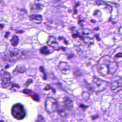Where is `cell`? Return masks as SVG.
Returning <instances> with one entry per match:
<instances>
[{"label":"cell","mask_w":122,"mask_h":122,"mask_svg":"<svg viewBox=\"0 0 122 122\" xmlns=\"http://www.w3.org/2000/svg\"><path fill=\"white\" fill-rule=\"evenodd\" d=\"M118 68V63L109 56H105L101 58L97 66L98 73L103 76L108 74H113Z\"/></svg>","instance_id":"6da1fadb"},{"label":"cell","mask_w":122,"mask_h":122,"mask_svg":"<svg viewBox=\"0 0 122 122\" xmlns=\"http://www.w3.org/2000/svg\"><path fill=\"white\" fill-rule=\"evenodd\" d=\"M24 54L17 49H10L7 50L2 55V58L5 61L13 62L22 58Z\"/></svg>","instance_id":"7a4b0ae2"},{"label":"cell","mask_w":122,"mask_h":122,"mask_svg":"<svg viewBox=\"0 0 122 122\" xmlns=\"http://www.w3.org/2000/svg\"><path fill=\"white\" fill-rule=\"evenodd\" d=\"M108 83L104 81H103L98 77H93L92 80V88L96 93L102 92L106 88Z\"/></svg>","instance_id":"3957f363"},{"label":"cell","mask_w":122,"mask_h":122,"mask_svg":"<svg viewBox=\"0 0 122 122\" xmlns=\"http://www.w3.org/2000/svg\"><path fill=\"white\" fill-rule=\"evenodd\" d=\"M12 114L13 117L18 120L23 119L25 116V111L24 106L20 103L15 104L12 108Z\"/></svg>","instance_id":"277c9868"},{"label":"cell","mask_w":122,"mask_h":122,"mask_svg":"<svg viewBox=\"0 0 122 122\" xmlns=\"http://www.w3.org/2000/svg\"><path fill=\"white\" fill-rule=\"evenodd\" d=\"M58 108V103L55 99L52 97H48L45 101V110L49 112L52 113L55 112Z\"/></svg>","instance_id":"5b68a950"},{"label":"cell","mask_w":122,"mask_h":122,"mask_svg":"<svg viewBox=\"0 0 122 122\" xmlns=\"http://www.w3.org/2000/svg\"><path fill=\"white\" fill-rule=\"evenodd\" d=\"M110 88L115 93L122 91V79L118 76L114 77L111 82Z\"/></svg>","instance_id":"8992f818"},{"label":"cell","mask_w":122,"mask_h":122,"mask_svg":"<svg viewBox=\"0 0 122 122\" xmlns=\"http://www.w3.org/2000/svg\"><path fill=\"white\" fill-rule=\"evenodd\" d=\"M0 77L2 80V86L3 88H7L10 84L11 75L8 72L2 69L0 72Z\"/></svg>","instance_id":"52a82bcc"},{"label":"cell","mask_w":122,"mask_h":122,"mask_svg":"<svg viewBox=\"0 0 122 122\" xmlns=\"http://www.w3.org/2000/svg\"><path fill=\"white\" fill-rule=\"evenodd\" d=\"M47 44L49 46L52 47L54 50H58L60 49L56 38L53 36H51L49 37Z\"/></svg>","instance_id":"ba28073f"},{"label":"cell","mask_w":122,"mask_h":122,"mask_svg":"<svg viewBox=\"0 0 122 122\" xmlns=\"http://www.w3.org/2000/svg\"><path fill=\"white\" fill-rule=\"evenodd\" d=\"M58 69L64 74H67L69 73L70 71V66L65 62H61L58 65Z\"/></svg>","instance_id":"9c48e42d"},{"label":"cell","mask_w":122,"mask_h":122,"mask_svg":"<svg viewBox=\"0 0 122 122\" xmlns=\"http://www.w3.org/2000/svg\"><path fill=\"white\" fill-rule=\"evenodd\" d=\"M63 104L64 107L69 110H72L73 106V101L68 97H65L63 98Z\"/></svg>","instance_id":"30bf717a"},{"label":"cell","mask_w":122,"mask_h":122,"mask_svg":"<svg viewBox=\"0 0 122 122\" xmlns=\"http://www.w3.org/2000/svg\"><path fill=\"white\" fill-rule=\"evenodd\" d=\"M30 20L36 24H40L43 21V17L41 15H33L29 16Z\"/></svg>","instance_id":"8fae6325"},{"label":"cell","mask_w":122,"mask_h":122,"mask_svg":"<svg viewBox=\"0 0 122 122\" xmlns=\"http://www.w3.org/2000/svg\"><path fill=\"white\" fill-rule=\"evenodd\" d=\"M79 38H80V39L81 41H83L84 43L88 44V45H91L93 44L94 43L93 40L91 38L84 37L83 36H80V35L79 36Z\"/></svg>","instance_id":"7c38bea8"},{"label":"cell","mask_w":122,"mask_h":122,"mask_svg":"<svg viewBox=\"0 0 122 122\" xmlns=\"http://www.w3.org/2000/svg\"><path fill=\"white\" fill-rule=\"evenodd\" d=\"M25 67L22 65H19L16 66L15 69L13 72V73L15 74L18 73H22L25 72Z\"/></svg>","instance_id":"4fadbf2b"},{"label":"cell","mask_w":122,"mask_h":122,"mask_svg":"<svg viewBox=\"0 0 122 122\" xmlns=\"http://www.w3.org/2000/svg\"><path fill=\"white\" fill-rule=\"evenodd\" d=\"M19 42V37L18 36H17L16 35H14L13 36L12 39L11 40V44L13 46H17V45L18 44Z\"/></svg>","instance_id":"5bb4252c"},{"label":"cell","mask_w":122,"mask_h":122,"mask_svg":"<svg viewBox=\"0 0 122 122\" xmlns=\"http://www.w3.org/2000/svg\"><path fill=\"white\" fill-rule=\"evenodd\" d=\"M57 109H58V113L59 114V115L61 117H66L67 116V113H66L64 109H63V108L62 107H60L59 108H57Z\"/></svg>","instance_id":"9a60e30c"},{"label":"cell","mask_w":122,"mask_h":122,"mask_svg":"<svg viewBox=\"0 0 122 122\" xmlns=\"http://www.w3.org/2000/svg\"><path fill=\"white\" fill-rule=\"evenodd\" d=\"M79 31V32L81 33V34L83 35H87L93 33L92 31L89 29H83Z\"/></svg>","instance_id":"2e32d148"},{"label":"cell","mask_w":122,"mask_h":122,"mask_svg":"<svg viewBox=\"0 0 122 122\" xmlns=\"http://www.w3.org/2000/svg\"><path fill=\"white\" fill-rule=\"evenodd\" d=\"M43 8V6L40 5V4H35L33 5H32V7H31V9L33 10H38L40 11L42 10Z\"/></svg>","instance_id":"e0dca14e"},{"label":"cell","mask_w":122,"mask_h":122,"mask_svg":"<svg viewBox=\"0 0 122 122\" xmlns=\"http://www.w3.org/2000/svg\"><path fill=\"white\" fill-rule=\"evenodd\" d=\"M82 96L83 97V99L87 101H88V100H89L90 99V94L88 93V92H84L82 93Z\"/></svg>","instance_id":"ac0fdd59"},{"label":"cell","mask_w":122,"mask_h":122,"mask_svg":"<svg viewBox=\"0 0 122 122\" xmlns=\"http://www.w3.org/2000/svg\"><path fill=\"white\" fill-rule=\"evenodd\" d=\"M40 53L41 54H45V55L49 54H50V52L48 50V48H47V47L46 46L43 47L42 49H41L40 50Z\"/></svg>","instance_id":"d6986e66"},{"label":"cell","mask_w":122,"mask_h":122,"mask_svg":"<svg viewBox=\"0 0 122 122\" xmlns=\"http://www.w3.org/2000/svg\"><path fill=\"white\" fill-rule=\"evenodd\" d=\"M95 2L97 5L99 6H106L107 5L102 0H95Z\"/></svg>","instance_id":"ffe728a7"},{"label":"cell","mask_w":122,"mask_h":122,"mask_svg":"<svg viewBox=\"0 0 122 122\" xmlns=\"http://www.w3.org/2000/svg\"><path fill=\"white\" fill-rule=\"evenodd\" d=\"M40 71L41 72H42V73L44 74V77H43L44 80H46L47 79L46 75V73H45L44 68L42 66H40Z\"/></svg>","instance_id":"44dd1931"},{"label":"cell","mask_w":122,"mask_h":122,"mask_svg":"<svg viewBox=\"0 0 122 122\" xmlns=\"http://www.w3.org/2000/svg\"><path fill=\"white\" fill-rule=\"evenodd\" d=\"M31 97H32V98L35 101H39V96L36 94V93H34L33 94H32V95H31Z\"/></svg>","instance_id":"7402d4cb"},{"label":"cell","mask_w":122,"mask_h":122,"mask_svg":"<svg viewBox=\"0 0 122 122\" xmlns=\"http://www.w3.org/2000/svg\"><path fill=\"white\" fill-rule=\"evenodd\" d=\"M36 122H44V119L42 115H38L36 120Z\"/></svg>","instance_id":"603a6c76"},{"label":"cell","mask_w":122,"mask_h":122,"mask_svg":"<svg viewBox=\"0 0 122 122\" xmlns=\"http://www.w3.org/2000/svg\"><path fill=\"white\" fill-rule=\"evenodd\" d=\"M52 90L54 92V93H55V91L54 90V89H53L52 87H51V86L50 85H47L44 88V91H48V90Z\"/></svg>","instance_id":"cb8c5ba5"},{"label":"cell","mask_w":122,"mask_h":122,"mask_svg":"<svg viewBox=\"0 0 122 122\" xmlns=\"http://www.w3.org/2000/svg\"><path fill=\"white\" fill-rule=\"evenodd\" d=\"M73 73H74V75L77 77H79L82 75V73L79 70L74 71L73 72Z\"/></svg>","instance_id":"d4e9b609"},{"label":"cell","mask_w":122,"mask_h":122,"mask_svg":"<svg viewBox=\"0 0 122 122\" xmlns=\"http://www.w3.org/2000/svg\"><path fill=\"white\" fill-rule=\"evenodd\" d=\"M23 93H24V94H30V93H31L32 91H31V90L25 89H24V90H23Z\"/></svg>","instance_id":"484cf974"},{"label":"cell","mask_w":122,"mask_h":122,"mask_svg":"<svg viewBox=\"0 0 122 122\" xmlns=\"http://www.w3.org/2000/svg\"><path fill=\"white\" fill-rule=\"evenodd\" d=\"M33 81L32 79H28V80L27 81L26 83V84H25L26 86L27 87H28V86H29V85L33 83Z\"/></svg>","instance_id":"4316f807"},{"label":"cell","mask_w":122,"mask_h":122,"mask_svg":"<svg viewBox=\"0 0 122 122\" xmlns=\"http://www.w3.org/2000/svg\"><path fill=\"white\" fill-rule=\"evenodd\" d=\"M79 107L80 108H82V109H86V108H87L88 107V106H86V105H85L84 104H81L80 105Z\"/></svg>","instance_id":"83f0119b"},{"label":"cell","mask_w":122,"mask_h":122,"mask_svg":"<svg viewBox=\"0 0 122 122\" xmlns=\"http://www.w3.org/2000/svg\"><path fill=\"white\" fill-rule=\"evenodd\" d=\"M115 58H122V53H118L116 54L115 56Z\"/></svg>","instance_id":"f1b7e54d"},{"label":"cell","mask_w":122,"mask_h":122,"mask_svg":"<svg viewBox=\"0 0 122 122\" xmlns=\"http://www.w3.org/2000/svg\"><path fill=\"white\" fill-rule=\"evenodd\" d=\"M72 36L73 38H77L79 37V35L78 34H72Z\"/></svg>","instance_id":"f546056e"},{"label":"cell","mask_w":122,"mask_h":122,"mask_svg":"<svg viewBox=\"0 0 122 122\" xmlns=\"http://www.w3.org/2000/svg\"><path fill=\"white\" fill-rule=\"evenodd\" d=\"M12 87H16V88H20V86H19V85L16 84H15V83H14V84H12Z\"/></svg>","instance_id":"4dcf8cb0"},{"label":"cell","mask_w":122,"mask_h":122,"mask_svg":"<svg viewBox=\"0 0 122 122\" xmlns=\"http://www.w3.org/2000/svg\"><path fill=\"white\" fill-rule=\"evenodd\" d=\"M98 115H94V116H92V119L93 120H95V119H96L97 118H98Z\"/></svg>","instance_id":"1f68e13d"},{"label":"cell","mask_w":122,"mask_h":122,"mask_svg":"<svg viewBox=\"0 0 122 122\" xmlns=\"http://www.w3.org/2000/svg\"><path fill=\"white\" fill-rule=\"evenodd\" d=\"M119 34L121 35H122V27H121L119 30Z\"/></svg>","instance_id":"d6a6232c"},{"label":"cell","mask_w":122,"mask_h":122,"mask_svg":"<svg viewBox=\"0 0 122 122\" xmlns=\"http://www.w3.org/2000/svg\"><path fill=\"white\" fill-rule=\"evenodd\" d=\"M10 34V33L9 32H7L6 34H5V38H8V36Z\"/></svg>","instance_id":"836d02e7"},{"label":"cell","mask_w":122,"mask_h":122,"mask_svg":"<svg viewBox=\"0 0 122 122\" xmlns=\"http://www.w3.org/2000/svg\"><path fill=\"white\" fill-rule=\"evenodd\" d=\"M94 36L96 38V39H97V41H100V39H99V35H95Z\"/></svg>","instance_id":"e575fe53"},{"label":"cell","mask_w":122,"mask_h":122,"mask_svg":"<svg viewBox=\"0 0 122 122\" xmlns=\"http://www.w3.org/2000/svg\"><path fill=\"white\" fill-rule=\"evenodd\" d=\"M4 24H0V29H2L3 28H4Z\"/></svg>","instance_id":"d590c367"},{"label":"cell","mask_w":122,"mask_h":122,"mask_svg":"<svg viewBox=\"0 0 122 122\" xmlns=\"http://www.w3.org/2000/svg\"><path fill=\"white\" fill-rule=\"evenodd\" d=\"M23 33H24V31H22L16 32V33H17V34H22Z\"/></svg>","instance_id":"8d00e7d4"},{"label":"cell","mask_w":122,"mask_h":122,"mask_svg":"<svg viewBox=\"0 0 122 122\" xmlns=\"http://www.w3.org/2000/svg\"><path fill=\"white\" fill-rule=\"evenodd\" d=\"M9 65H6V66H5V69H8V68H9Z\"/></svg>","instance_id":"74e56055"},{"label":"cell","mask_w":122,"mask_h":122,"mask_svg":"<svg viewBox=\"0 0 122 122\" xmlns=\"http://www.w3.org/2000/svg\"><path fill=\"white\" fill-rule=\"evenodd\" d=\"M91 22H94V23H95L96 22L95 21H93V20H91Z\"/></svg>","instance_id":"f35d334b"},{"label":"cell","mask_w":122,"mask_h":122,"mask_svg":"<svg viewBox=\"0 0 122 122\" xmlns=\"http://www.w3.org/2000/svg\"><path fill=\"white\" fill-rule=\"evenodd\" d=\"M0 122H4L3 121H0Z\"/></svg>","instance_id":"ab89813d"}]
</instances>
